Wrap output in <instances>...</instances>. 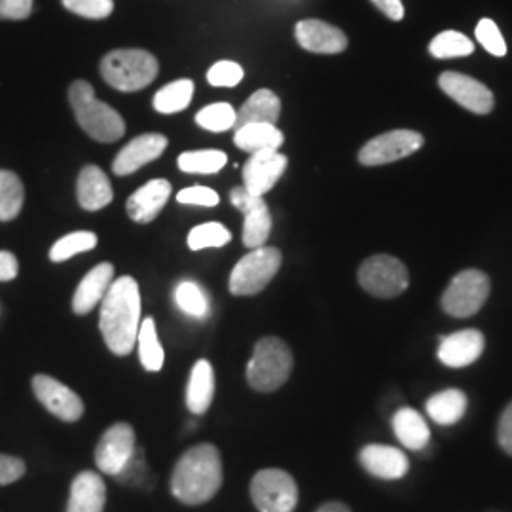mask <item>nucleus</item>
I'll return each instance as SVG.
<instances>
[{
  "mask_svg": "<svg viewBox=\"0 0 512 512\" xmlns=\"http://www.w3.org/2000/svg\"><path fill=\"white\" fill-rule=\"evenodd\" d=\"M167 148V139L160 133H145L135 137L129 145L118 152L112 162V171L120 177H126L141 169L143 165L160 158Z\"/></svg>",
  "mask_w": 512,
  "mask_h": 512,
  "instance_id": "a211bd4d",
  "label": "nucleus"
},
{
  "mask_svg": "<svg viewBox=\"0 0 512 512\" xmlns=\"http://www.w3.org/2000/svg\"><path fill=\"white\" fill-rule=\"evenodd\" d=\"M171 184L165 179H152L129 196L126 203L129 219L137 224H150L164 211L165 203L171 198Z\"/></svg>",
  "mask_w": 512,
  "mask_h": 512,
  "instance_id": "aec40b11",
  "label": "nucleus"
},
{
  "mask_svg": "<svg viewBox=\"0 0 512 512\" xmlns=\"http://www.w3.org/2000/svg\"><path fill=\"white\" fill-rule=\"evenodd\" d=\"M429 52L437 59H452L473 54L475 46L469 38L458 31H444L431 40Z\"/></svg>",
  "mask_w": 512,
  "mask_h": 512,
  "instance_id": "72a5a7b5",
  "label": "nucleus"
},
{
  "mask_svg": "<svg viewBox=\"0 0 512 512\" xmlns=\"http://www.w3.org/2000/svg\"><path fill=\"white\" fill-rule=\"evenodd\" d=\"M158 59L147 50H114L103 57L101 74L120 92H139L158 76Z\"/></svg>",
  "mask_w": 512,
  "mask_h": 512,
  "instance_id": "39448f33",
  "label": "nucleus"
},
{
  "mask_svg": "<svg viewBox=\"0 0 512 512\" xmlns=\"http://www.w3.org/2000/svg\"><path fill=\"white\" fill-rule=\"evenodd\" d=\"M484 348L486 342L480 330H459L450 336H440V363L450 368H465L480 359Z\"/></svg>",
  "mask_w": 512,
  "mask_h": 512,
  "instance_id": "f3484780",
  "label": "nucleus"
},
{
  "mask_svg": "<svg viewBox=\"0 0 512 512\" xmlns=\"http://www.w3.org/2000/svg\"><path fill=\"white\" fill-rule=\"evenodd\" d=\"M497 440L501 444V448L512 456V403L505 408V412L501 414L499 427H497Z\"/></svg>",
  "mask_w": 512,
  "mask_h": 512,
  "instance_id": "c03bdc74",
  "label": "nucleus"
},
{
  "mask_svg": "<svg viewBox=\"0 0 512 512\" xmlns=\"http://www.w3.org/2000/svg\"><path fill=\"white\" fill-rule=\"evenodd\" d=\"M385 16L393 21H401L404 18V6L401 0H372Z\"/></svg>",
  "mask_w": 512,
  "mask_h": 512,
  "instance_id": "49530a36",
  "label": "nucleus"
},
{
  "mask_svg": "<svg viewBox=\"0 0 512 512\" xmlns=\"http://www.w3.org/2000/svg\"><path fill=\"white\" fill-rule=\"evenodd\" d=\"M293 365V351L281 338H262L256 342L253 357L247 365V384L258 393H274L287 384Z\"/></svg>",
  "mask_w": 512,
  "mask_h": 512,
  "instance_id": "20e7f679",
  "label": "nucleus"
},
{
  "mask_svg": "<svg viewBox=\"0 0 512 512\" xmlns=\"http://www.w3.org/2000/svg\"><path fill=\"white\" fill-rule=\"evenodd\" d=\"M0 311H2V308H0Z\"/></svg>",
  "mask_w": 512,
  "mask_h": 512,
  "instance_id": "09e8293b",
  "label": "nucleus"
},
{
  "mask_svg": "<svg viewBox=\"0 0 512 512\" xmlns=\"http://www.w3.org/2000/svg\"><path fill=\"white\" fill-rule=\"evenodd\" d=\"M19 274V262L14 253L0 251V283L12 281Z\"/></svg>",
  "mask_w": 512,
  "mask_h": 512,
  "instance_id": "a18cd8bd",
  "label": "nucleus"
},
{
  "mask_svg": "<svg viewBox=\"0 0 512 512\" xmlns=\"http://www.w3.org/2000/svg\"><path fill=\"white\" fill-rule=\"evenodd\" d=\"M25 202V188L14 171L0 169V222L16 219Z\"/></svg>",
  "mask_w": 512,
  "mask_h": 512,
  "instance_id": "c85d7f7f",
  "label": "nucleus"
},
{
  "mask_svg": "<svg viewBox=\"0 0 512 512\" xmlns=\"http://www.w3.org/2000/svg\"><path fill=\"white\" fill-rule=\"evenodd\" d=\"M35 0H0V19H27L33 14Z\"/></svg>",
  "mask_w": 512,
  "mask_h": 512,
  "instance_id": "37998d69",
  "label": "nucleus"
},
{
  "mask_svg": "<svg viewBox=\"0 0 512 512\" xmlns=\"http://www.w3.org/2000/svg\"><path fill=\"white\" fill-rule=\"evenodd\" d=\"M476 38H478V42L490 54L497 55V57H503V55L507 54L505 38H503L499 27L495 25L492 19H480L478 21V25H476Z\"/></svg>",
  "mask_w": 512,
  "mask_h": 512,
  "instance_id": "ea45409f",
  "label": "nucleus"
},
{
  "mask_svg": "<svg viewBox=\"0 0 512 512\" xmlns=\"http://www.w3.org/2000/svg\"><path fill=\"white\" fill-rule=\"evenodd\" d=\"M76 196H78L80 207L86 211L105 209L114 198V192L105 171L97 165H86L78 175Z\"/></svg>",
  "mask_w": 512,
  "mask_h": 512,
  "instance_id": "5701e85b",
  "label": "nucleus"
},
{
  "mask_svg": "<svg viewBox=\"0 0 512 512\" xmlns=\"http://www.w3.org/2000/svg\"><path fill=\"white\" fill-rule=\"evenodd\" d=\"M228 162V156L222 150H192L179 156V169L190 175H213Z\"/></svg>",
  "mask_w": 512,
  "mask_h": 512,
  "instance_id": "2f4dec72",
  "label": "nucleus"
},
{
  "mask_svg": "<svg viewBox=\"0 0 512 512\" xmlns=\"http://www.w3.org/2000/svg\"><path fill=\"white\" fill-rule=\"evenodd\" d=\"M423 147V135L414 129H393L370 139L359 152V162L368 167L393 164Z\"/></svg>",
  "mask_w": 512,
  "mask_h": 512,
  "instance_id": "9d476101",
  "label": "nucleus"
},
{
  "mask_svg": "<svg viewBox=\"0 0 512 512\" xmlns=\"http://www.w3.org/2000/svg\"><path fill=\"white\" fill-rule=\"evenodd\" d=\"M137 346H139L141 365L145 366L148 372H160L164 368V348L158 340L156 325H154L152 317L141 321V327L137 332Z\"/></svg>",
  "mask_w": 512,
  "mask_h": 512,
  "instance_id": "c756f323",
  "label": "nucleus"
},
{
  "mask_svg": "<svg viewBox=\"0 0 512 512\" xmlns=\"http://www.w3.org/2000/svg\"><path fill=\"white\" fill-rule=\"evenodd\" d=\"M112 281H114V266L110 262H103L92 268L76 287L73 298L74 313L88 315L99 302H103Z\"/></svg>",
  "mask_w": 512,
  "mask_h": 512,
  "instance_id": "412c9836",
  "label": "nucleus"
},
{
  "mask_svg": "<svg viewBox=\"0 0 512 512\" xmlns=\"http://www.w3.org/2000/svg\"><path fill=\"white\" fill-rule=\"evenodd\" d=\"M105 503L107 486L103 478L93 471H84L71 484V495L65 512H103Z\"/></svg>",
  "mask_w": 512,
  "mask_h": 512,
  "instance_id": "4be33fe9",
  "label": "nucleus"
},
{
  "mask_svg": "<svg viewBox=\"0 0 512 512\" xmlns=\"http://www.w3.org/2000/svg\"><path fill=\"white\" fill-rule=\"evenodd\" d=\"M283 255L275 247H258L243 256L230 274V293L234 296H253L262 293L279 272Z\"/></svg>",
  "mask_w": 512,
  "mask_h": 512,
  "instance_id": "423d86ee",
  "label": "nucleus"
},
{
  "mask_svg": "<svg viewBox=\"0 0 512 512\" xmlns=\"http://www.w3.org/2000/svg\"><path fill=\"white\" fill-rule=\"evenodd\" d=\"M281 116V101L272 90L253 93L238 112L236 128L245 124H277Z\"/></svg>",
  "mask_w": 512,
  "mask_h": 512,
  "instance_id": "393cba45",
  "label": "nucleus"
},
{
  "mask_svg": "<svg viewBox=\"0 0 512 512\" xmlns=\"http://www.w3.org/2000/svg\"><path fill=\"white\" fill-rule=\"evenodd\" d=\"M285 135L274 124H245L236 128L234 143L239 150L256 154L262 150H279L283 145Z\"/></svg>",
  "mask_w": 512,
  "mask_h": 512,
  "instance_id": "bb28decb",
  "label": "nucleus"
},
{
  "mask_svg": "<svg viewBox=\"0 0 512 512\" xmlns=\"http://www.w3.org/2000/svg\"><path fill=\"white\" fill-rule=\"evenodd\" d=\"M177 202L184 205H200V207H215L219 205V194L213 188L207 186H192V188H183L177 194Z\"/></svg>",
  "mask_w": 512,
  "mask_h": 512,
  "instance_id": "a19ab883",
  "label": "nucleus"
},
{
  "mask_svg": "<svg viewBox=\"0 0 512 512\" xmlns=\"http://www.w3.org/2000/svg\"><path fill=\"white\" fill-rule=\"evenodd\" d=\"M429 418L439 425H454L467 412V397L459 389H444L427 401Z\"/></svg>",
  "mask_w": 512,
  "mask_h": 512,
  "instance_id": "cd10ccee",
  "label": "nucleus"
},
{
  "mask_svg": "<svg viewBox=\"0 0 512 512\" xmlns=\"http://www.w3.org/2000/svg\"><path fill=\"white\" fill-rule=\"evenodd\" d=\"M141 327V291L139 283L122 275L112 281L109 291L101 302L99 330L107 348L126 357L137 344V332Z\"/></svg>",
  "mask_w": 512,
  "mask_h": 512,
  "instance_id": "f257e3e1",
  "label": "nucleus"
},
{
  "mask_svg": "<svg viewBox=\"0 0 512 512\" xmlns=\"http://www.w3.org/2000/svg\"><path fill=\"white\" fill-rule=\"evenodd\" d=\"M175 302L181 311L196 319H203L209 313V298L194 281L179 283V287L175 289Z\"/></svg>",
  "mask_w": 512,
  "mask_h": 512,
  "instance_id": "c9c22d12",
  "label": "nucleus"
},
{
  "mask_svg": "<svg viewBox=\"0 0 512 512\" xmlns=\"http://www.w3.org/2000/svg\"><path fill=\"white\" fill-rule=\"evenodd\" d=\"M194 95V82L183 78L165 84L160 92L154 95V109L160 114H175L186 109Z\"/></svg>",
  "mask_w": 512,
  "mask_h": 512,
  "instance_id": "7c9ffc66",
  "label": "nucleus"
},
{
  "mask_svg": "<svg viewBox=\"0 0 512 512\" xmlns=\"http://www.w3.org/2000/svg\"><path fill=\"white\" fill-rule=\"evenodd\" d=\"M69 103L73 107L78 126L95 141L114 143L124 137L126 133L124 118L107 103L95 97L90 82L86 80L73 82V86L69 88Z\"/></svg>",
  "mask_w": 512,
  "mask_h": 512,
  "instance_id": "7ed1b4c3",
  "label": "nucleus"
},
{
  "mask_svg": "<svg viewBox=\"0 0 512 512\" xmlns=\"http://www.w3.org/2000/svg\"><path fill=\"white\" fill-rule=\"evenodd\" d=\"M359 285L376 298H395L408 289L410 275L399 258L374 255L359 268Z\"/></svg>",
  "mask_w": 512,
  "mask_h": 512,
  "instance_id": "6e6552de",
  "label": "nucleus"
},
{
  "mask_svg": "<svg viewBox=\"0 0 512 512\" xmlns=\"http://www.w3.org/2000/svg\"><path fill=\"white\" fill-rule=\"evenodd\" d=\"M287 164V156H283L279 150H262L251 154L247 164L243 165V186L255 196H264L281 179Z\"/></svg>",
  "mask_w": 512,
  "mask_h": 512,
  "instance_id": "2eb2a0df",
  "label": "nucleus"
},
{
  "mask_svg": "<svg viewBox=\"0 0 512 512\" xmlns=\"http://www.w3.org/2000/svg\"><path fill=\"white\" fill-rule=\"evenodd\" d=\"M220 486L222 459L213 444H198L186 450L171 473V494L184 505L211 501Z\"/></svg>",
  "mask_w": 512,
  "mask_h": 512,
  "instance_id": "f03ea898",
  "label": "nucleus"
},
{
  "mask_svg": "<svg viewBox=\"0 0 512 512\" xmlns=\"http://www.w3.org/2000/svg\"><path fill=\"white\" fill-rule=\"evenodd\" d=\"M439 86L442 92L452 97L463 109L475 114H488L494 110V93L490 92L482 82L461 73L440 74Z\"/></svg>",
  "mask_w": 512,
  "mask_h": 512,
  "instance_id": "4468645a",
  "label": "nucleus"
},
{
  "mask_svg": "<svg viewBox=\"0 0 512 512\" xmlns=\"http://www.w3.org/2000/svg\"><path fill=\"white\" fill-rule=\"evenodd\" d=\"M490 296V277L480 270H465L456 275L442 294L440 306L452 317H473L484 308Z\"/></svg>",
  "mask_w": 512,
  "mask_h": 512,
  "instance_id": "0eeeda50",
  "label": "nucleus"
},
{
  "mask_svg": "<svg viewBox=\"0 0 512 512\" xmlns=\"http://www.w3.org/2000/svg\"><path fill=\"white\" fill-rule=\"evenodd\" d=\"M61 2L69 12L88 19L109 18L114 10L112 0H61Z\"/></svg>",
  "mask_w": 512,
  "mask_h": 512,
  "instance_id": "4c0bfd02",
  "label": "nucleus"
},
{
  "mask_svg": "<svg viewBox=\"0 0 512 512\" xmlns=\"http://www.w3.org/2000/svg\"><path fill=\"white\" fill-rule=\"evenodd\" d=\"M294 35L298 44L313 54H342L348 48L346 33L321 19L298 21Z\"/></svg>",
  "mask_w": 512,
  "mask_h": 512,
  "instance_id": "dca6fc26",
  "label": "nucleus"
},
{
  "mask_svg": "<svg viewBox=\"0 0 512 512\" xmlns=\"http://www.w3.org/2000/svg\"><path fill=\"white\" fill-rule=\"evenodd\" d=\"M317 512H351L349 511L348 505H344V503H338V501H330V503H325L323 507H319Z\"/></svg>",
  "mask_w": 512,
  "mask_h": 512,
  "instance_id": "de8ad7c7",
  "label": "nucleus"
},
{
  "mask_svg": "<svg viewBox=\"0 0 512 512\" xmlns=\"http://www.w3.org/2000/svg\"><path fill=\"white\" fill-rule=\"evenodd\" d=\"M97 247V236L93 232H73L57 239L50 249L52 262H65L80 253H88Z\"/></svg>",
  "mask_w": 512,
  "mask_h": 512,
  "instance_id": "473e14b6",
  "label": "nucleus"
},
{
  "mask_svg": "<svg viewBox=\"0 0 512 512\" xmlns=\"http://www.w3.org/2000/svg\"><path fill=\"white\" fill-rule=\"evenodd\" d=\"M186 241L192 251H203V249H211V247H224L226 243L232 241V234L226 226H222L219 222H207V224H200V226L192 228Z\"/></svg>",
  "mask_w": 512,
  "mask_h": 512,
  "instance_id": "e433bc0d",
  "label": "nucleus"
},
{
  "mask_svg": "<svg viewBox=\"0 0 512 512\" xmlns=\"http://www.w3.org/2000/svg\"><path fill=\"white\" fill-rule=\"evenodd\" d=\"M207 80L215 88H234L243 80V69L234 61H219L207 71Z\"/></svg>",
  "mask_w": 512,
  "mask_h": 512,
  "instance_id": "58836bf2",
  "label": "nucleus"
},
{
  "mask_svg": "<svg viewBox=\"0 0 512 512\" xmlns=\"http://www.w3.org/2000/svg\"><path fill=\"white\" fill-rule=\"evenodd\" d=\"M215 397V372L209 361L200 359L192 372H190V380L186 387V406L192 414L202 416L209 406L213 403Z\"/></svg>",
  "mask_w": 512,
  "mask_h": 512,
  "instance_id": "b1692460",
  "label": "nucleus"
},
{
  "mask_svg": "<svg viewBox=\"0 0 512 512\" xmlns=\"http://www.w3.org/2000/svg\"><path fill=\"white\" fill-rule=\"evenodd\" d=\"M391 423L397 439L401 440L404 448L414 452H421L427 448L431 433H429L427 421L421 418L420 412H416L414 408H401L393 416Z\"/></svg>",
  "mask_w": 512,
  "mask_h": 512,
  "instance_id": "a878e982",
  "label": "nucleus"
},
{
  "mask_svg": "<svg viewBox=\"0 0 512 512\" xmlns=\"http://www.w3.org/2000/svg\"><path fill=\"white\" fill-rule=\"evenodd\" d=\"M236 122L238 112L228 103H213L196 114V124L213 133H224L228 129L236 128Z\"/></svg>",
  "mask_w": 512,
  "mask_h": 512,
  "instance_id": "f704fd0d",
  "label": "nucleus"
},
{
  "mask_svg": "<svg viewBox=\"0 0 512 512\" xmlns=\"http://www.w3.org/2000/svg\"><path fill=\"white\" fill-rule=\"evenodd\" d=\"M251 499L258 512H293L298 505V486L281 469H264L251 482Z\"/></svg>",
  "mask_w": 512,
  "mask_h": 512,
  "instance_id": "1a4fd4ad",
  "label": "nucleus"
},
{
  "mask_svg": "<svg viewBox=\"0 0 512 512\" xmlns=\"http://www.w3.org/2000/svg\"><path fill=\"white\" fill-rule=\"evenodd\" d=\"M33 393L50 414L65 423H74L84 416V401L74 393L71 387L61 384L48 374L33 376Z\"/></svg>",
  "mask_w": 512,
  "mask_h": 512,
  "instance_id": "ddd939ff",
  "label": "nucleus"
},
{
  "mask_svg": "<svg viewBox=\"0 0 512 512\" xmlns=\"http://www.w3.org/2000/svg\"><path fill=\"white\" fill-rule=\"evenodd\" d=\"M359 461L365 467L366 473L382 480H399L408 475L410 469L406 454L399 448L385 444H368L361 450Z\"/></svg>",
  "mask_w": 512,
  "mask_h": 512,
  "instance_id": "6ab92c4d",
  "label": "nucleus"
},
{
  "mask_svg": "<svg viewBox=\"0 0 512 512\" xmlns=\"http://www.w3.org/2000/svg\"><path fill=\"white\" fill-rule=\"evenodd\" d=\"M135 458V431L133 427L120 421L105 431L95 448V463L101 473L110 476L122 475Z\"/></svg>",
  "mask_w": 512,
  "mask_h": 512,
  "instance_id": "f8f14e48",
  "label": "nucleus"
},
{
  "mask_svg": "<svg viewBox=\"0 0 512 512\" xmlns=\"http://www.w3.org/2000/svg\"><path fill=\"white\" fill-rule=\"evenodd\" d=\"M27 473V465L21 458L0 454V486L18 482Z\"/></svg>",
  "mask_w": 512,
  "mask_h": 512,
  "instance_id": "79ce46f5",
  "label": "nucleus"
},
{
  "mask_svg": "<svg viewBox=\"0 0 512 512\" xmlns=\"http://www.w3.org/2000/svg\"><path fill=\"white\" fill-rule=\"evenodd\" d=\"M230 202L243 213V245L247 249L264 247L272 232V215L264 196L251 194L245 186L230 190Z\"/></svg>",
  "mask_w": 512,
  "mask_h": 512,
  "instance_id": "9b49d317",
  "label": "nucleus"
}]
</instances>
